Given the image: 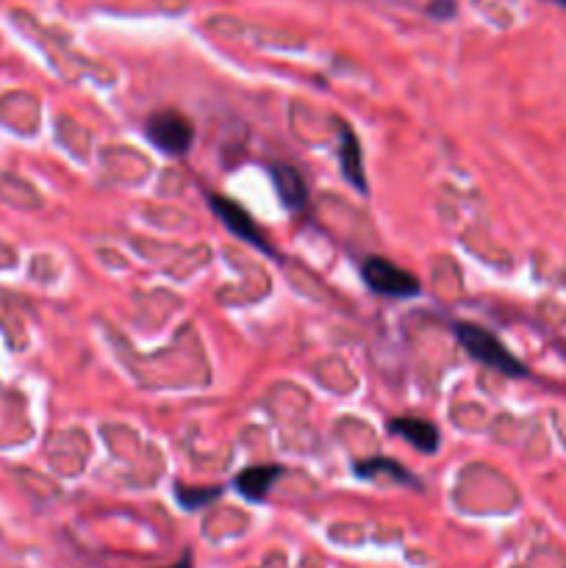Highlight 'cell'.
Instances as JSON below:
<instances>
[{
  "instance_id": "1",
  "label": "cell",
  "mask_w": 566,
  "mask_h": 568,
  "mask_svg": "<svg viewBox=\"0 0 566 568\" xmlns=\"http://www.w3.org/2000/svg\"><path fill=\"white\" fill-rule=\"evenodd\" d=\"M455 338L461 342V347L472 355L475 361H481L488 369H497L508 377H525L527 369L508 353L503 342H499L494 333H488L486 327L472 325V322H455Z\"/></svg>"
},
{
  "instance_id": "2",
  "label": "cell",
  "mask_w": 566,
  "mask_h": 568,
  "mask_svg": "<svg viewBox=\"0 0 566 568\" xmlns=\"http://www.w3.org/2000/svg\"><path fill=\"white\" fill-rule=\"evenodd\" d=\"M148 139L166 155H183L194 142V128L181 111L159 109L148 120Z\"/></svg>"
},
{
  "instance_id": "3",
  "label": "cell",
  "mask_w": 566,
  "mask_h": 568,
  "mask_svg": "<svg viewBox=\"0 0 566 568\" xmlns=\"http://www.w3.org/2000/svg\"><path fill=\"white\" fill-rule=\"evenodd\" d=\"M361 277H364L366 286L372 288L381 297H414L420 294V281H416L411 272H405L403 266L392 264L386 258H366L361 264Z\"/></svg>"
},
{
  "instance_id": "4",
  "label": "cell",
  "mask_w": 566,
  "mask_h": 568,
  "mask_svg": "<svg viewBox=\"0 0 566 568\" xmlns=\"http://www.w3.org/2000/svg\"><path fill=\"white\" fill-rule=\"evenodd\" d=\"M209 203H211V209H214V214L222 220V225H225L233 236H239L242 242L253 244V247L264 250V253L272 255V247L266 244L264 233L259 231V225L253 222V216H250L242 205L233 203V200H228V197H220V194H214Z\"/></svg>"
},
{
  "instance_id": "5",
  "label": "cell",
  "mask_w": 566,
  "mask_h": 568,
  "mask_svg": "<svg viewBox=\"0 0 566 568\" xmlns=\"http://www.w3.org/2000/svg\"><path fill=\"white\" fill-rule=\"evenodd\" d=\"M281 475H283L281 466H250V469L239 471L233 486H236V491L242 494L244 499H250V503H261V499H266V494H270V488L275 486V480Z\"/></svg>"
},
{
  "instance_id": "6",
  "label": "cell",
  "mask_w": 566,
  "mask_h": 568,
  "mask_svg": "<svg viewBox=\"0 0 566 568\" xmlns=\"http://www.w3.org/2000/svg\"><path fill=\"white\" fill-rule=\"evenodd\" d=\"M388 430L403 436L411 447H416L420 453L433 455L438 449V430L436 425L425 419H411V416H403V419H392L388 422Z\"/></svg>"
},
{
  "instance_id": "7",
  "label": "cell",
  "mask_w": 566,
  "mask_h": 568,
  "mask_svg": "<svg viewBox=\"0 0 566 568\" xmlns=\"http://www.w3.org/2000/svg\"><path fill=\"white\" fill-rule=\"evenodd\" d=\"M270 172H272V183H275L283 205H286L289 211L305 209V203H309V189H305L303 175H300V172L289 164L272 166Z\"/></svg>"
},
{
  "instance_id": "8",
  "label": "cell",
  "mask_w": 566,
  "mask_h": 568,
  "mask_svg": "<svg viewBox=\"0 0 566 568\" xmlns=\"http://www.w3.org/2000/svg\"><path fill=\"white\" fill-rule=\"evenodd\" d=\"M338 164H342L344 178L353 183L358 192H366L364 161H361V144L350 128H342V142H338Z\"/></svg>"
},
{
  "instance_id": "9",
  "label": "cell",
  "mask_w": 566,
  "mask_h": 568,
  "mask_svg": "<svg viewBox=\"0 0 566 568\" xmlns=\"http://www.w3.org/2000/svg\"><path fill=\"white\" fill-rule=\"evenodd\" d=\"M355 475L358 477H381V475H388V477H397V480L403 483H414V477L408 475V471L403 469L400 464H394L392 458H364L355 464Z\"/></svg>"
},
{
  "instance_id": "10",
  "label": "cell",
  "mask_w": 566,
  "mask_h": 568,
  "mask_svg": "<svg viewBox=\"0 0 566 568\" xmlns=\"http://www.w3.org/2000/svg\"><path fill=\"white\" fill-rule=\"evenodd\" d=\"M220 488L205 486V488H194V486H178L175 488V499L181 508L186 510H198V508H209V503H214L220 497Z\"/></svg>"
},
{
  "instance_id": "11",
  "label": "cell",
  "mask_w": 566,
  "mask_h": 568,
  "mask_svg": "<svg viewBox=\"0 0 566 568\" xmlns=\"http://www.w3.org/2000/svg\"><path fill=\"white\" fill-rule=\"evenodd\" d=\"M164 568H192V560H189V558H183V560H178V564H172V566H164Z\"/></svg>"
},
{
  "instance_id": "12",
  "label": "cell",
  "mask_w": 566,
  "mask_h": 568,
  "mask_svg": "<svg viewBox=\"0 0 566 568\" xmlns=\"http://www.w3.org/2000/svg\"><path fill=\"white\" fill-rule=\"evenodd\" d=\"M555 3H560V6H566V0H555Z\"/></svg>"
}]
</instances>
